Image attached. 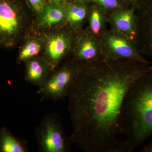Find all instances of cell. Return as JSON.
I'll list each match as a JSON object with an SVG mask.
<instances>
[{
	"instance_id": "cell-11",
	"label": "cell",
	"mask_w": 152,
	"mask_h": 152,
	"mask_svg": "<svg viewBox=\"0 0 152 152\" xmlns=\"http://www.w3.org/2000/svg\"><path fill=\"white\" fill-rule=\"evenodd\" d=\"M37 16V26L39 29H59L68 25L64 4H47Z\"/></svg>"
},
{
	"instance_id": "cell-20",
	"label": "cell",
	"mask_w": 152,
	"mask_h": 152,
	"mask_svg": "<svg viewBox=\"0 0 152 152\" xmlns=\"http://www.w3.org/2000/svg\"><path fill=\"white\" fill-rule=\"evenodd\" d=\"M151 137H152V136ZM141 152H152V140L149 144L146 145L143 147L142 148L141 150Z\"/></svg>"
},
{
	"instance_id": "cell-6",
	"label": "cell",
	"mask_w": 152,
	"mask_h": 152,
	"mask_svg": "<svg viewBox=\"0 0 152 152\" xmlns=\"http://www.w3.org/2000/svg\"><path fill=\"white\" fill-rule=\"evenodd\" d=\"M81 67V63L72 57L68 58L39 88L37 93L42 99L58 101L66 97L69 88L78 75Z\"/></svg>"
},
{
	"instance_id": "cell-5",
	"label": "cell",
	"mask_w": 152,
	"mask_h": 152,
	"mask_svg": "<svg viewBox=\"0 0 152 152\" xmlns=\"http://www.w3.org/2000/svg\"><path fill=\"white\" fill-rule=\"evenodd\" d=\"M104 60H128L152 65L141 53L134 40L111 28L100 39Z\"/></svg>"
},
{
	"instance_id": "cell-16",
	"label": "cell",
	"mask_w": 152,
	"mask_h": 152,
	"mask_svg": "<svg viewBox=\"0 0 152 152\" xmlns=\"http://www.w3.org/2000/svg\"><path fill=\"white\" fill-rule=\"evenodd\" d=\"M28 151L26 142L16 137L4 127L0 128V152Z\"/></svg>"
},
{
	"instance_id": "cell-13",
	"label": "cell",
	"mask_w": 152,
	"mask_h": 152,
	"mask_svg": "<svg viewBox=\"0 0 152 152\" xmlns=\"http://www.w3.org/2000/svg\"><path fill=\"white\" fill-rule=\"evenodd\" d=\"M88 27L86 30L99 40L107 30L108 15L100 7L94 3L88 4Z\"/></svg>"
},
{
	"instance_id": "cell-18",
	"label": "cell",
	"mask_w": 152,
	"mask_h": 152,
	"mask_svg": "<svg viewBox=\"0 0 152 152\" xmlns=\"http://www.w3.org/2000/svg\"><path fill=\"white\" fill-rule=\"evenodd\" d=\"M33 10L38 15L47 4L46 0H28Z\"/></svg>"
},
{
	"instance_id": "cell-10",
	"label": "cell",
	"mask_w": 152,
	"mask_h": 152,
	"mask_svg": "<svg viewBox=\"0 0 152 152\" xmlns=\"http://www.w3.org/2000/svg\"><path fill=\"white\" fill-rule=\"evenodd\" d=\"M110 28L134 41L137 31L136 9L130 7L114 12L108 15Z\"/></svg>"
},
{
	"instance_id": "cell-8",
	"label": "cell",
	"mask_w": 152,
	"mask_h": 152,
	"mask_svg": "<svg viewBox=\"0 0 152 152\" xmlns=\"http://www.w3.org/2000/svg\"><path fill=\"white\" fill-rule=\"evenodd\" d=\"M137 31L134 38L144 56L152 58V0H144L136 10Z\"/></svg>"
},
{
	"instance_id": "cell-7",
	"label": "cell",
	"mask_w": 152,
	"mask_h": 152,
	"mask_svg": "<svg viewBox=\"0 0 152 152\" xmlns=\"http://www.w3.org/2000/svg\"><path fill=\"white\" fill-rule=\"evenodd\" d=\"M76 34L68 25L45 37L40 56L53 72L65 59L72 56Z\"/></svg>"
},
{
	"instance_id": "cell-22",
	"label": "cell",
	"mask_w": 152,
	"mask_h": 152,
	"mask_svg": "<svg viewBox=\"0 0 152 152\" xmlns=\"http://www.w3.org/2000/svg\"><path fill=\"white\" fill-rule=\"evenodd\" d=\"M72 1L79 4L88 5L91 3H93V0H72Z\"/></svg>"
},
{
	"instance_id": "cell-4",
	"label": "cell",
	"mask_w": 152,
	"mask_h": 152,
	"mask_svg": "<svg viewBox=\"0 0 152 152\" xmlns=\"http://www.w3.org/2000/svg\"><path fill=\"white\" fill-rule=\"evenodd\" d=\"M35 132L40 151H71L72 142L65 134L61 119L58 114H46L36 127Z\"/></svg>"
},
{
	"instance_id": "cell-9",
	"label": "cell",
	"mask_w": 152,
	"mask_h": 152,
	"mask_svg": "<svg viewBox=\"0 0 152 152\" xmlns=\"http://www.w3.org/2000/svg\"><path fill=\"white\" fill-rule=\"evenodd\" d=\"M72 57L81 64H88L104 60L99 40L86 29L76 34Z\"/></svg>"
},
{
	"instance_id": "cell-1",
	"label": "cell",
	"mask_w": 152,
	"mask_h": 152,
	"mask_svg": "<svg viewBox=\"0 0 152 152\" xmlns=\"http://www.w3.org/2000/svg\"><path fill=\"white\" fill-rule=\"evenodd\" d=\"M66 97L72 124L69 137L87 152H123L121 115L127 94L151 65L133 60L81 64Z\"/></svg>"
},
{
	"instance_id": "cell-2",
	"label": "cell",
	"mask_w": 152,
	"mask_h": 152,
	"mask_svg": "<svg viewBox=\"0 0 152 152\" xmlns=\"http://www.w3.org/2000/svg\"><path fill=\"white\" fill-rule=\"evenodd\" d=\"M121 132L125 152H132L152 136V71L149 70L133 84L123 104Z\"/></svg>"
},
{
	"instance_id": "cell-12",
	"label": "cell",
	"mask_w": 152,
	"mask_h": 152,
	"mask_svg": "<svg viewBox=\"0 0 152 152\" xmlns=\"http://www.w3.org/2000/svg\"><path fill=\"white\" fill-rule=\"evenodd\" d=\"M24 63L26 67V81L39 88L45 84L53 73L48 63L40 56Z\"/></svg>"
},
{
	"instance_id": "cell-15",
	"label": "cell",
	"mask_w": 152,
	"mask_h": 152,
	"mask_svg": "<svg viewBox=\"0 0 152 152\" xmlns=\"http://www.w3.org/2000/svg\"><path fill=\"white\" fill-rule=\"evenodd\" d=\"M45 37H30L26 39L19 50L17 62L20 64L34 57L39 56L43 50Z\"/></svg>"
},
{
	"instance_id": "cell-14",
	"label": "cell",
	"mask_w": 152,
	"mask_h": 152,
	"mask_svg": "<svg viewBox=\"0 0 152 152\" xmlns=\"http://www.w3.org/2000/svg\"><path fill=\"white\" fill-rule=\"evenodd\" d=\"M68 26L76 33L83 29V26L87 21L88 5L73 1L64 4Z\"/></svg>"
},
{
	"instance_id": "cell-21",
	"label": "cell",
	"mask_w": 152,
	"mask_h": 152,
	"mask_svg": "<svg viewBox=\"0 0 152 152\" xmlns=\"http://www.w3.org/2000/svg\"><path fill=\"white\" fill-rule=\"evenodd\" d=\"M50 2L58 4H64L69 2L72 1V0H50Z\"/></svg>"
},
{
	"instance_id": "cell-17",
	"label": "cell",
	"mask_w": 152,
	"mask_h": 152,
	"mask_svg": "<svg viewBox=\"0 0 152 152\" xmlns=\"http://www.w3.org/2000/svg\"><path fill=\"white\" fill-rule=\"evenodd\" d=\"M93 3L100 7L107 15L115 11L131 7L124 0H93Z\"/></svg>"
},
{
	"instance_id": "cell-3",
	"label": "cell",
	"mask_w": 152,
	"mask_h": 152,
	"mask_svg": "<svg viewBox=\"0 0 152 152\" xmlns=\"http://www.w3.org/2000/svg\"><path fill=\"white\" fill-rule=\"evenodd\" d=\"M28 16L18 0H0V46H16L28 23Z\"/></svg>"
},
{
	"instance_id": "cell-19",
	"label": "cell",
	"mask_w": 152,
	"mask_h": 152,
	"mask_svg": "<svg viewBox=\"0 0 152 152\" xmlns=\"http://www.w3.org/2000/svg\"><path fill=\"white\" fill-rule=\"evenodd\" d=\"M124 1L129 4L131 7L134 8L136 10L144 1V0H124Z\"/></svg>"
},
{
	"instance_id": "cell-23",
	"label": "cell",
	"mask_w": 152,
	"mask_h": 152,
	"mask_svg": "<svg viewBox=\"0 0 152 152\" xmlns=\"http://www.w3.org/2000/svg\"><path fill=\"white\" fill-rule=\"evenodd\" d=\"M149 69L150 70L152 71V64L150 66V67Z\"/></svg>"
}]
</instances>
